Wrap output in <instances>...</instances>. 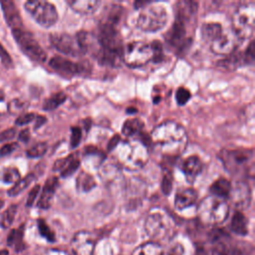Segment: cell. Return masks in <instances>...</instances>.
<instances>
[{"label": "cell", "instance_id": "6da1fadb", "mask_svg": "<svg viewBox=\"0 0 255 255\" xmlns=\"http://www.w3.org/2000/svg\"><path fill=\"white\" fill-rule=\"evenodd\" d=\"M124 14V8L119 5L110 6L99 25L97 39L102 48V55L98 61L102 65L117 66L123 61L124 46L119 30Z\"/></svg>", "mask_w": 255, "mask_h": 255}, {"label": "cell", "instance_id": "7a4b0ae2", "mask_svg": "<svg viewBox=\"0 0 255 255\" xmlns=\"http://www.w3.org/2000/svg\"><path fill=\"white\" fill-rule=\"evenodd\" d=\"M150 138L158 149L167 156L181 154L187 145L185 128L173 121H166L156 126L150 133Z\"/></svg>", "mask_w": 255, "mask_h": 255}, {"label": "cell", "instance_id": "3957f363", "mask_svg": "<svg viewBox=\"0 0 255 255\" xmlns=\"http://www.w3.org/2000/svg\"><path fill=\"white\" fill-rule=\"evenodd\" d=\"M117 147L118 159L120 163L128 169H138L147 162L148 151L145 144L141 141H124L119 143Z\"/></svg>", "mask_w": 255, "mask_h": 255}, {"label": "cell", "instance_id": "277c9868", "mask_svg": "<svg viewBox=\"0 0 255 255\" xmlns=\"http://www.w3.org/2000/svg\"><path fill=\"white\" fill-rule=\"evenodd\" d=\"M197 214L201 222L208 225H217L227 219L229 205L225 199L210 195L200 201Z\"/></svg>", "mask_w": 255, "mask_h": 255}, {"label": "cell", "instance_id": "5b68a950", "mask_svg": "<svg viewBox=\"0 0 255 255\" xmlns=\"http://www.w3.org/2000/svg\"><path fill=\"white\" fill-rule=\"evenodd\" d=\"M144 229L147 235L158 244L167 241L175 233V223L171 217L161 212L150 213L144 222Z\"/></svg>", "mask_w": 255, "mask_h": 255}, {"label": "cell", "instance_id": "8992f818", "mask_svg": "<svg viewBox=\"0 0 255 255\" xmlns=\"http://www.w3.org/2000/svg\"><path fill=\"white\" fill-rule=\"evenodd\" d=\"M232 32L240 41L253 36L255 26V5L244 4L239 6L231 18Z\"/></svg>", "mask_w": 255, "mask_h": 255}, {"label": "cell", "instance_id": "52a82bcc", "mask_svg": "<svg viewBox=\"0 0 255 255\" xmlns=\"http://www.w3.org/2000/svg\"><path fill=\"white\" fill-rule=\"evenodd\" d=\"M167 19V12L163 6H146L141 9L136 20V26L143 32L154 33L164 28Z\"/></svg>", "mask_w": 255, "mask_h": 255}, {"label": "cell", "instance_id": "ba28073f", "mask_svg": "<svg viewBox=\"0 0 255 255\" xmlns=\"http://www.w3.org/2000/svg\"><path fill=\"white\" fill-rule=\"evenodd\" d=\"M153 49L151 43H145L142 41L130 42L126 48H124L123 61L130 68H139L152 62Z\"/></svg>", "mask_w": 255, "mask_h": 255}, {"label": "cell", "instance_id": "9c48e42d", "mask_svg": "<svg viewBox=\"0 0 255 255\" xmlns=\"http://www.w3.org/2000/svg\"><path fill=\"white\" fill-rule=\"evenodd\" d=\"M12 35L21 51L27 57L38 63H43L46 61V52L43 50L35 37L29 31L25 30L24 27L12 30Z\"/></svg>", "mask_w": 255, "mask_h": 255}, {"label": "cell", "instance_id": "30bf717a", "mask_svg": "<svg viewBox=\"0 0 255 255\" xmlns=\"http://www.w3.org/2000/svg\"><path fill=\"white\" fill-rule=\"evenodd\" d=\"M25 9L44 28L52 27L58 20L57 9L50 2L41 0L27 1L25 3Z\"/></svg>", "mask_w": 255, "mask_h": 255}, {"label": "cell", "instance_id": "8fae6325", "mask_svg": "<svg viewBox=\"0 0 255 255\" xmlns=\"http://www.w3.org/2000/svg\"><path fill=\"white\" fill-rule=\"evenodd\" d=\"M186 23L183 20L175 18L172 26L165 35V41L168 47L179 55H183L192 42V39L187 36Z\"/></svg>", "mask_w": 255, "mask_h": 255}, {"label": "cell", "instance_id": "7c38bea8", "mask_svg": "<svg viewBox=\"0 0 255 255\" xmlns=\"http://www.w3.org/2000/svg\"><path fill=\"white\" fill-rule=\"evenodd\" d=\"M253 152L249 149H232L222 151V162L231 173L252 169Z\"/></svg>", "mask_w": 255, "mask_h": 255}, {"label": "cell", "instance_id": "4fadbf2b", "mask_svg": "<svg viewBox=\"0 0 255 255\" xmlns=\"http://www.w3.org/2000/svg\"><path fill=\"white\" fill-rule=\"evenodd\" d=\"M49 66L56 72L65 76H76L88 74L91 72L92 67L89 63L74 62L62 56H54L49 61Z\"/></svg>", "mask_w": 255, "mask_h": 255}, {"label": "cell", "instance_id": "5bb4252c", "mask_svg": "<svg viewBox=\"0 0 255 255\" xmlns=\"http://www.w3.org/2000/svg\"><path fill=\"white\" fill-rule=\"evenodd\" d=\"M237 243H233L226 233L217 230L212 235V255H243L245 248Z\"/></svg>", "mask_w": 255, "mask_h": 255}, {"label": "cell", "instance_id": "9a60e30c", "mask_svg": "<svg viewBox=\"0 0 255 255\" xmlns=\"http://www.w3.org/2000/svg\"><path fill=\"white\" fill-rule=\"evenodd\" d=\"M240 40L231 31L223 30L219 36L209 43L210 50L220 56H229L233 54L239 47Z\"/></svg>", "mask_w": 255, "mask_h": 255}, {"label": "cell", "instance_id": "2e32d148", "mask_svg": "<svg viewBox=\"0 0 255 255\" xmlns=\"http://www.w3.org/2000/svg\"><path fill=\"white\" fill-rule=\"evenodd\" d=\"M51 44L62 54L71 57H81L84 55L76 37L67 33H54L50 35Z\"/></svg>", "mask_w": 255, "mask_h": 255}, {"label": "cell", "instance_id": "e0dca14e", "mask_svg": "<svg viewBox=\"0 0 255 255\" xmlns=\"http://www.w3.org/2000/svg\"><path fill=\"white\" fill-rule=\"evenodd\" d=\"M75 37L84 55L89 54L97 61L100 60L102 55V48L99 44L97 36L87 31H79Z\"/></svg>", "mask_w": 255, "mask_h": 255}, {"label": "cell", "instance_id": "ac0fdd59", "mask_svg": "<svg viewBox=\"0 0 255 255\" xmlns=\"http://www.w3.org/2000/svg\"><path fill=\"white\" fill-rule=\"evenodd\" d=\"M94 245V236L92 233L87 231L76 233L72 240V247L76 255H91Z\"/></svg>", "mask_w": 255, "mask_h": 255}, {"label": "cell", "instance_id": "d6986e66", "mask_svg": "<svg viewBox=\"0 0 255 255\" xmlns=\"http://www.w3.org/2000/svg\"><path fill=\"white\" fill-rule=\"evenodd\" d=\"M0 5L4 15V19L7 25L11 28V30L22 28L23 27L22 18L15 3L9 0H4V1H0Z\"/></svg>", "mask_w": 255, "mask_h": 255}, {"label": "cell", "instance_id": "ffe728a7", "mask_svg": "<svg viewBox=\"0 0 255 255\" xmlns=\"http://www.w3.org/2000/svg\"><path fill=\"white\" fill-rule=\"evenodd\" d=\"M181 170L183 171L186 180L189 183H193L202 170V162L197 155H190L183 160Z\"/></svg>", "mask_w": 255, "mask_h": 255}, {"label": "cell", "instance_id": "44dd1931", "mask_svg": "<svg viewBox=\"0 0 255 255\" xmlns=\"http://www.w3.org/2000/svg\"><path fill=\"white\" fill-rule=\"evenodd\" d=\"M58 184H59L58 178L55 176H52L46 180L45 185L42 190V193L40 195V198L37 202V206L39 208L47 209L51 206L56 189L58 187Z\"/></svg>", "mask_w": 255, "mask_h": 255}, {"label": "cell", "instance_id": "7402d4cb", "mask_svg": "<svg viewBox=\"0 0 255 255\" xmlns=\"http://www.w3.org/2000/svg\"><path fill=\"white\" fill-rule=\"evenodd\" d=\"M234 204L239 208H245L249 205L251 200V191L248 183L240 181L236 183L233 190L230 192Z\"/></svg>", "mask_w": 255, "mask_h": 255}, {"label": "cell", "instance_id": "603a6c76", "mask_svg": "<svg viewBox=\"0 0 255 255\" xmlns=\"http://www.w3.org/2000/svg\"><path fill=\"white\" fill-rule=\"evenodd\" d=\"M80 166V159L74 155L58 159L54 163L53 170L60 171L63 177H69L74 174Z\"/></svg>", "mask_w": 255, "mask_h": 255}, {"label": "cell", "instance_id": "cb8c5ba5", "mask_svg": "<svg viewBox=\"0 0 255 255\" xmlns=\"http://www.w3.org/2000/svg\"><path fill=\"white\" fill-rule=\"evenodd\" d=\"M197 200V192L195 189L188 187L177 191L174 197V206L178 210L185 209L193 205Z\"/></svg>", "mask_w": 255, "mask_h": 255}, {"label": "cell", "instance_id": "d4e9b609", "mask_svg": "<svg viewBox=\"0 0 255 255\" xmlns=\"http://www.w3.org/2000/svg\"><path fill=\"white\" fill-rule=\"evenodd\" d=\"M68 4L77 13L88 15L94 13L99 6L101 1L99 0H69Z\"/></svg>", "mask_w": 255, "mask_h": 255}, {"label": "cell", "instance_id": "484cf974", "mask_svg": "<svg viewBox=\"0 0 255 255\" xmlns=\"http://www.w3.org/2000/svg\"><path fill=\"white\" fill-rule=\"evenodd\" d=\"M231 190H232L231 182L224 177H220L216 179L210 186V191L212 195L222 199L229 197Z\"/></svg>", "mask_w": 255, "mask_h": 255}, {"label": "cell", "instance_id": "4316f807", "mask_svg": "<svg viewBox=\"0 0 255 255\" xmlns=\"http://www.w3.org/2000/svg\"><path fill=\"white\" fill-rule=\"evenodd\" d=\"M197 10V3L193 1H181L176 4L175 18L188 22Z\"/></svg>", "mask_w": 255, "mask_h": 255}, {"label": "cell", "instance_id": "83f0119b", "mask_svg": "<svg viewBox=\"0 0 255 255\" xmlns=\"http://www.w3.org/2000/svg\"><path fill=\"white\" fill-rule=\"evenodd\" d=\"M247 225L248 223L245 215L241 211H235L230 223L231 231L238 235H246L248 233Z\"/></svg>", "mask_w": 255, "mask_h": 255}, {"label": "cell", "instance_id": "f1b7e54d", "mask_svg": "<svg viewBox=\"0 0 255 255\" xmlns=\"http://www.w3.org/2000/svg\"><path fill=\"white\" fill-rule=\"evenodd\" d=\"M223 31L222 26L219 23H204L201 27V37L206 43H210L213 41L217 36L220 35V33Z\"/></svg>", "mask_w": 255, "mask_h": 255}, {"label": "cell", "instance_id": "f546056e", "mask_svg": "<svg viewBox=\"0 0 255 255\" xmlns=\"http://www.w3.org/2000/svg\"><path fill=\"white\" fill-rule=\"evenodd\" d=\"M96 181L94 179V177L85 171H82L76 180V186L78 191L80 192H88L90 190H92L94 187H96Z\"/></svg>", "mask_w": 255, "mask_h": 255}, {"label": "cell", "instance_id": "4dcf8cb0", "mask_svg": "<svg viewBox=\"0 0 255 255\" xmlns=\"http://www.w3.org/2000/svg\"><path fill=\"white\" fill-rule=\"evenodd\" d=\"M142 128H143V123L140 120L128 119L124 123L122 131L125 135L130 137V136L139 134L141 132Z\"/></svg>", "mask_w": 255, "mask_h": 255}, {"label": "cell", "instance_id": "1f68e13d", "mask_svg": "<svg viewBox=\"0 0 255 255\" xmlns=\"http://www.w3.org/2000/svg\"><path fill=\"white\" fill-rule=\"evenodd\" d=\"M35 179V175L33 173L27 174L25 177L20 178L9 190H8V195L9 196H16L19 193H21L24 189H26Z\"/></svg>", "mask_w": 255, "mask_h": 255}, {"label": "cell", "instance_id": "d6a6232c", "mask_svg": "<svg viewBox=\"0 0 255 255\" xmlns=\"http://www.w3.org/2000/svg\"><path fill=\"white\" fill-rule=\"evenodd\" d=\"M66 100H67V96L65 93H63V92L56 93V94L52 95L50 98H48L47 100H45V102L43 104V109L47 112L54 111L58 107H60Z\"/></svg>", "mask_w": 255, "mask_h": 255}, {"label": "cell", "instance_id": "836d02e7", "mask_svg": "<svg viewBox=\"0 0 255 255\" xmlns=\"http://www.w3.org/2000/svg\"><path fill=\"white\" fill-rule=\"evenodd\" d=\"M161 248L155 242H147L135 248L132 255H160Z\"/></svg>", "mask_w": 255, "mask_h": 255}, {"label": "cell", "instance_id": "e575fe53", "mask_svg": "<svg viewBox=\"0 0 255 255\" xmlns=\"http://www.w3.org/2000/svg\"><path fill=\"white\" fill-rule=\"evenodd\" d=\"M22 238H23V226L19 229H13L8 236L7 243L9 246H15L17 250L22 249Z\"/></svg>", "mask_w": 255, "mask_h": 255}, {"label": "cell", "instance_id": "d590c367", "mask_svg": "<svg viewBox=\"0 0 255 255\" xmlns=\"http://www.w3.org/2000/svg\"><path fill=\"white\" fill-rule=\"evenodd\" d=\"M16 211H17V206L16 205H10L5 211L4 213L2 214V217H1V220H0V225L2 228H8L13 220H14V217H15V214H16Z\"/></svg>", "mask_w": 255, "mask_h": 255}, {"label": "cell", "instance_id": "8d00e7d4", "mask_svg": "<svg viewBox=\"0 0 255 255\" xmlns=\"http://www.w3.org/2000/svg\"><path fill=\"white\" fill-rule=\"evenodd\" d=\"M47 148H48V145L46 142H38L33 146H31L30 148H28L26 153L29 157H33V158L40 157L46 153Z\"/></svg>", "mask_w": 255, "mask_h": 255}, {"label": "cell", "instance_id": "74e56055", "mask_svg": "<svg viewBox=\"0 0 255 255\" xmlns=\"http://www.w3.org/2000/svg\"><path fill=\"white\" fill-rule=\"evenodd\" d=\"M20 179V172L15 167L6 168L3 171V181L6 183H16Z\"/></svg>", "mask_w": 255, "mask_h": 255}, {"label": "cell", "instance_id": "f35d334b", "mask_svg": "<svg viewBox=\"0 0 255 255\" xmlns=\"http://www.w3.org/2000/svg\"><path fill=\"white\" fill-rule=\"evenodd\" d=\"M38 229H39L40 234L43 237H45L48 241H50V242H54L55 241L54 232L50 229V227L45 222V220H43V219H39L38 220Z\"/></svg>", "mask_w": 255, "mask_h": 255}, {"label": "cell", "instance_id": "ab89813d", "mask_svg": "<svg viewBox=\"0 0 255 255\" xmlns=\"http://www.w3.org/2000/svg\"><path fill=\"white\" fill-rule=\"evenodd\" d=\"M191 98V93L188 89L184 87H180L177 89L175 94V100L178 106H184Z\"/></svg>", "mask_w": 255, "mask_h": 255}, {"label": "cell", "instance_id": "60d3db41", "mask_svg": "<svg viewBox=\"0 0 255 255\" xmlns=\"http://www.w3.org/2000/svg\"><path fill=\"white\" fill-rule=\"evenodd\" d=\"M255 59V46L254 41H251L247 46V49L242 54V60L246 64H253Z\"/></svg>", "mask_w": 255, "mask_h": 255}, {"label": "cell", "instance_id": "b9f144b4", "mask_svg": "<svg viewBox=\"0 0 255 255\" xmlns=\"http://www.w3.org/2000/svg\"><path fill=\"white\" fill-rule=\"evenodd\" d=\"M183 253H184L183 247L179 243H175L161 250L160 255H183Z\"/></svg>", "mask_w": 255, "mask_h": 255}, {"label": "cell", "instance_id": "7bdbcfd3", "mask_svg": "<svg viewBox=\"0 0 255 255\" xmlns=\"http://www.w3.org/2000/svg\"><path fill=\"white\" fill-rule=\"evenodd\" d=\"M71 132H72V134H71V139H70V145H71V147L75 148L81 142L82 131H81L80 128L73 127V128H71Z\"/></svg>", "mask_w": 255, "mask_h": 255}, {"label": "cell", "instance_id": "ee69618b", "mask_svg": "<svg viewBox=\"0 0 255 255\" xmlns=\"http://www.w3.org/2000/svg\"><path fill=\"white\" fill-rule=\"evenodd\" d=\"M161 190L165 195L169 194L170 191L172 190V176L170 172L165 173L163 175V178L161 181Z\"/></svg>", "mask_w": 255, "mask_h": 255}, {"label": "cell", "instance_id": "f6af8a7d", "mask_svg": "<svg viewBox=\"0 0 255 255\" xmlns=\"http://www.w3.org/2000/svg\"><path fill=\"white\" fill-rule=\"evenodd\" d=\"M26 108V104L21 102L20 100H13L8 105V111L11 114H17L22 112Z\"/></svg>", "mask_w": 255, "mask_h": 255}, {"label": "cell", "instance_id": "bcb514c9", "mask_svg": "<svg viewBox=\"0 0 255 255\" xmlns=\"http://www.w3.org/2000/svg\"><path fill=\"white\" fill-rule=\"evenodd\" d=\"M35 118H36V115L33 113H24L17 118L15 124L17 126H24V125H27V124L31 123L32 121H34Z\"/></svg>", "mask_w": 255, "mask_h": 255}, {"label": "cell", "instance_id": "7dc6e473", "mask_svg": "<svg viewBox=\"0 0 255 255\" xmlns=\"http://www.w3.org/2000/svg\"><path fill=\"white\" fill-rule=\"evenodd\" d=\"M0 60L2 62V64L6 67V68H11L13 65L12 59L9 55V53L6 51V49L2 46V44L0 43Z\"/></svg>", "mask_w": 255, "mask_h": 255}, {"label": "cell", "instance_id": "c3c4849f", "mask_svg": "<svg viewBox=\"0 0 255 255\" xmlns=\"http://www.w3.org/2000/svg\"><path fill=\"white\" fill-rule=\"evenodd\" d=\"M15 134H16V129L14 128H7V129L1 131L0 132V142H3V141L13 138L15 136Z\"/></svg>", "mask_w": 255, "mask_h": 255}, {"label": "cell", "instance_id": "681fc988", "mask_svg": "<svg viewBox=\"0 0 255 255\" xmlns=\"http://www.w3.org/2000/svg\"><path fill=\"white\" fill-rule=\"evenodd\" d=\"M39 191H40V185H38V184L35 185V186L31 189V191H30V193H29V195H28V198H27V202H26V205H27V206H32V205H33V203H34V201H35V199H36V197H37Z\"/></svg>", "mask_w": 255, "mask_h": 255}, {"label": "cell", "instance_id": "f907efd6", "mask_svg": "<svg viewBox=\"0 0 255 255\" xmlns=\"http://www.w3.org/2000/svg\"><path fill=\"white\" fill-rule=\"evenodd\" d=\"M17 148V143L16 142H12V143H6L4 145L1 146L0 148V155H8L10 153H12L15 149Z\"/></svg>", "mask_w": 255, "mask_h": 255}, {"label": "cell", "instance_id": "816d5d0a", "mask_svg": "<svg viewBox=\"0 0 255 255\" xmlns=\"http://www.w3.org/2000/svg\"><path fill=\"white\" fill-rule=\"evenodd\" d=\"M120 141H121V138H120V135L119 134H115L113 137H112V139L109 141V143H108V149L111 151V150H114L117 146H118V144L120 143Z\"/></svg>", "mask_w": 255, "mask_h": 255}, {"label": "cell", "instance_id": "f5cc1de1", "mask_svg": "<svg viewBox=\"0 0 255 255\" xmlns=\"http://www.w3.org/2000/svg\"><path fill=\"white\" fill-rule=\"evenodd\" d=\"M30 138V130L28 128H24L19 133V139L23 142H27Z\"/></svg>", "mask_w": 255, "mask_h": 255}, {"label": "cell", "instance_id": "db71d44e", "mask_svg": "<svg viewBox=\"0 0 255 255\" xmlns=\"http://www.w3.org/2000/svg\"><path fill=\"white\" fill-rule=\"evenodd\" d=\"M35 121H36V123H35L34 128H35V129H38L40 127H42V126L46 123L47 120H46V118H45L44 116H36Z\"/></svg>", "mask_w": 255, "mask_h": 255}, {"label": "cell", "instance_id": "11a10c76", "mask_svg": "<svg viewBox=\"0 0 255 255\" xmlns=\"http://www.w3.org/2000/svg\"><path fill=\"white\" fill-rule=\"evenodd\" d=\"M44 255H70V254L61 250H49Z\"/></svg>", "mask_w": 255, "mask_h": 255}, {"label": "cell", "instance_id": "9f6ffc18", "mask_svg": "<svg viewBox=\"0 0 255 255\" xmlns=\"http://www.w3.org/2000/svg\"><path fill=\"white\" fill-rule=\"evenodd\" d=\"M149 2H134V8L138 9V8H144L146 7V5H148Z\"/></svg>", "mask_w": 255, "mask_h": 255}, {"label": "cell", "instance_id": "6f0895ef", "mask_svg": "<svg viewBox=\"0 0 255 255\" xmlns=\"http://www.w3.org/2000/svg\"><path fill=\"white\" fill-rule=\"evenodd\" d=\"M195 255H210L205 249H203V248H199V249H197V251L195 252Z\"/></svg>", "mask_w": 255, "mask_h": 255}, {"label": "cell", "instance_id": "680465c9", "mask_svg": "<svg viewBox=\"0 0 255 255\" xmlns=\"http://www.w3.org/2000/svg\"><path fill=\"white\" fill-rule=\"evenodd\" d=\"M0 255H8V251L7 250H1Z\"/></svg>", "mask_w": 255, "mask_h": 255}, {"label": "cell", "instance_id": "91938a15", "mask_svg": "<svg viewBox=\"0 0 255 255\" xmlns=\"http://www.w3.org/2000/svg\"><path fill=\"white\" fill-rule=\"evenodd\" d=\"M3 100H4V93L0 90V102L3 101Z\"/></svg>", "mask_w": 255, "mask_h": 255}, {"label": "cell", "instance_id": "94428289", "mask_svg": "<svg viewBox=\"0 0 255 255\" xmlns=\"http://www.w3.org/2000/svg\"><path fill=\"white\" fill-rule=\"evenodd\" d=\"M4 205V201L2 199H0V208H2Z\"/></svg>", "mask_w": 255, "mask_h": 255}]
</instances>
